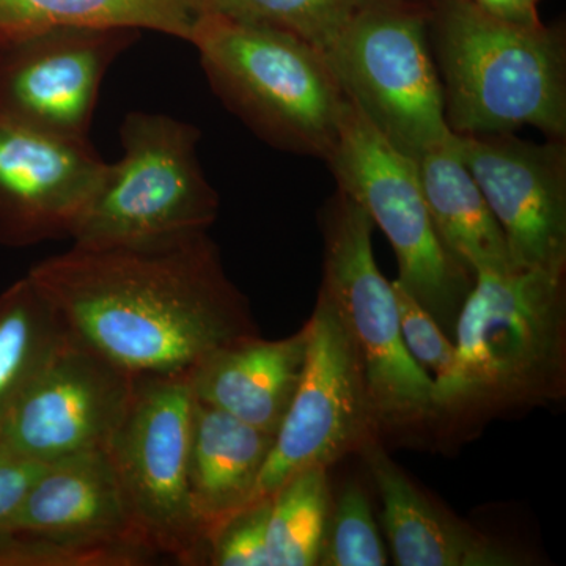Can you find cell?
I'll use <instances>...</instances> for the list:
<instances>
[{
    "label": "cell",
    "mask_w": 566,
    "mask_h": 566,
    "mask_svg": "<svg viewBox=\"0 0 566 566\" xmlns=\"http://www.w3.org/2000/svg\"><path fill=\"white\" fill-rule=\"evenodd\" d=\"M0 531L35 532L150 551L134 527L106 449L48 464Z\"/></svg>",
    "instance_id": "9a60e30c"
},
{
    "label": "cell",
    "mask_w": 566,
    "mask_h": 566,
    "mask_svg": "<svg viewBox=\"0 0 566 566\" xmlns=\"http://www.w3.org/2000/svg\"><path fill=\"white\" fill-rule=\"evenodd\" d=\"M471 2L497 20L516 22V24L542 22L538 3L534 0H471Z\"/></svg>",
    "instance_id": "f1b7e54d"
},
{
    "label": "cell",
    "mask_w": 566,
    "mask_h": 566,
    "mask_svg": "<svg viewBox=\"0 0 566 566\" xmlns=\"http://www.w3.org/2000/svg\"><path fill=\"white\" fill-rule=\"evenodd\" d=\"M453 145L504 232L513 268L565 273L566 140L453 134Z\"/></svg>",
    "instance_id": "4fadbf2b"
},
{
    "label": "cell",
    "mask_w": 566,
    "mask_h": 566,
    "mask_svg": "<svg viewBox=\"0 0 566 566\" xmlns=\"http://www.w3.org/2000/svg\"><path fill=\"white\" fill-rule=\"evenodd\" d=\"M189 43L223 106L277 150L326 161L346 98L322 51L290 33L205 11Z\"/></svg>",
    "instance_id": "277c9868"
},
{
    "label": "cell",
    "mask_w": 566,
    "mask_h": 566,
    "mask_svg": "<svg viewBox=\"0 0 566 566\" xmlns=\"http://www.w3.org/2000/svg\"><path fill=\"white\" fill-rule=\"evenodd\" d=\"M416 2L424 3V6H430L433 0H416Z\"/></svg>",
    "instance_id": "f546056e"
},
{
    "label": "cell",
    "mask_w": 566,
    "mask_h": 566,
    "mask_svg": "<svg viewBox=\"0 0 566 566\" xmlns=\"http://www.w3.org/2000/svg\"><path fill=\"white\" fill-rule=\"evenodd\" d=\"M120 140L123 158L104 169L71 232L73 244L107 248L208 230L219 196L199 161V128L136 111L123 120Z\"/></svg>",
    "instance_id": "5b68a950"
},
{
    "label": "cell",
    "mask_w": 566,
    "mask_h": 566,
    "mask_svg": "<svg viewBox=\"0 0 566 566\" xmlns=\"http://www.w3.org/2000/svg\"><path fill=\"white\" fill-rule=\"evenodd\" d=\"M274 436L193 398L188 483L205 553L208 536L252 504Z\"/></svg>",
    "instance_id": "ac0fdd59"
},
{
    "label": "cell",
    "mask_w": 566,
    "mask_h": 566,
    "mask_svg": "<svg viewBox=\"0 0 566 566\" xmlns=\"http://www.w3.org/2000/svg\"><path fill=\"white\" fill-rule=\"evenodd\" d=\"M392 285L406 348L427 374H433V379L441 378L455 356L453 338L442 331L433 315L406 292L400 283L394 281Z\"/></svg>",
    "instance_id": "4316f807"
},
{
    "label": "cell",
    "mask_w": 566,
    "mask_h": 566,
    "mask_svg": "<svg viewBox=\"0 0 566 566\" xmlns=\"http://www.w3.org/2000/svg\"><path fill=\"white\" fill-rule=\"evenodd\" d=\"M453 344L452 365L434 379V412L461 415L549 397L564 370L565 273H476Z\"/></svg>",
    "instance_id": "3957f363"
},
{
    "label": "cell",
    "mask_w": 566,
    "mask_h": 566,
    "mask_svg": "<svg viewBox=\"0 0 566 566\" xmlns=\"http://www.w3.org/2000/svg\"><path fill=\"white\" fill-rule=\"evenodd\" d=\"M29 277L77 340L126 374L169 375L252 334L207 230L50 256Z\"/></svg>",
    "instance_id": "6da1fadb"
},
{
    "label": "cell",
    "mask_w": 566,
    "mask_h": 566,
    "mask_svg": "<svg viewBox=\"0 0 566 566\" xmlns=\"http://www.w3.org/2000/svg\"><path fill=\"white\" fill-rule=\"evenodd\" d=\"M424 200L447 252L469 274L515 270L501 226L453 145V134L416 159Z\"/></svg>",
    "instance_id": "d6986e66"
},
{
    "label": "cell",
    "mask_w": 566,
    "mask_h": 566,
    "mask_svg": "<svg viewBox=\"0 0 566 566\" xmlns=\"http://www.w3.org/2000/svg\"><path fill=\"white\" fill-rule=\"evenodd\" d=\"M382 502V523L398 566H513L520 557L447 515L374 441L363 447Z\"/></svg>",
    "instance_id": "e0dca14e"
},
{
    "label": "cell",
    "mask_w": 566,
    "mask_h": 566,
    "mask_svg": "<svg viewBox=\"0 0 566 566\" xmlns=\"http://www.w3.org/2000/svg\"><path fill=\"white\" fill-rule=\"evenodd\" d=\"M428 39L450 133L566 137V36L560 25L497 20L471 0H433Z\"/></svg>",
    "instance_id": "7a4b0ae2"
},
{
    "label": "cell",
    "mask_w": 566,
    "mask_h": 566,
    "mask_svg": "<svg viewBox=\"0 0 566 566\" xmlns=\"http://www.w3.org/2000/svg\"><path fill=\"white\" fill-rule=\"evenodd\" d=\"M155 558L144 547L0 531V566H140Z\"/></svg>",
    "instance_id": "cb8c5ba5"
},
{
    "label": "cell",
    "mask_w": 566,
    "mask_h": 566,
    "mask_svg": "<svg viewBox=\"0 0 566 566\" xmlns=\"http://www.w3.org/2000/svg\"><path fill=\"white\" fill-rule=\"evenodd\" d=\"M106 166L91 139L52 136L0 112V241L70 238Z\"/></svg>",
    "instance_id": "5bb4252c"
},
{
    "label": "cell",
    "mask_w": 566,
    "mask_h": 566,
    "mask_svg": "<svg viewBox=\"0 0 566 566\" xmlns=\"http://www.w3.org/2000/svg\"><path fill=\"white\" fill-rule=\"evenodd\" d=\"M326 164L337 189L367 211L392 245L397 282L453 338L474 275L452 259L436 232L416 159L390 144L346 99L337 144Z\"/></svg>",
    "instance_id": "ba28073f"
},
{
    "label": "cell",
    "mask_w": 566,
    "mask_h": 566,
    "mask_svg": "<svg viewBox=\"0 0 566 566\" xmlns=\"http://www.w3.org/2000/svg\"><path fill=\"white\" fill-rule=\"evenodd\" d=\"M364 0H211L210 10L290 33L326 51ZM208 10V11H210Z\"/></svg>",
    "instance_id": "603a6c76"
},
{
    "label": "cell",
    "mask_w": 566,
    "mask_h": 566,
    "mask_svg": "<svg viewBox=\"0 0 566 566\" xmlns=\"http://www.w3.org/2000/svg\"><path fill=\"white\" fill-rule=\"evenodd\" d=\"M374 227L367 211L337 189L323 212L322 292L363 367L376 423L406 424L436 415L434 379L406 348L392 282L376 264Z\"/></svg>",
    "instance_id": "52a82bcc"
},
{
    "label": "cell",
    "mask_w": 566,
    "mask_h": 566,
    "mask_svg": "<svg viewBox=\"0 0 566 566\" xmlns=\"http://www.w3.org/2000/svg\"><path fill=\"white\" fill-rule=\"evenodd\" d=\"M118 28H52L0 44V112L39 132L88 139L112 63L139 40Z\"/></svg>",
    "instance_id": "7c38bea8"
},
{
    "label": "cell",
    "mask_w": 566,
    "mask_h": 566,
    "mask_svg": "<svg viewBox=\"0 0 566 566\" xmlns=\"http://www.w3.org/2000/svg\"><path fill=\"white\" fill-rule=\"evenodd\" d=\"M66 335L61 315L29 275L0 296V422Z\"/></svg>",
    "instance_id": "44dd1931"
},
{
    "label": "cell",
    "mask_w": 566,
    "mask_h": 566,
    "mask_svg": "<svg viewBox=\"0 0 566 566\" xmlns=\"http://www.w3.org/2000/svg\"><path fill=\"white\" fill-rule=\"evenodd\" d=\"M428 11L430 6L416 0H364L323 52L345 98L415 159L452 136Z\"/></svg>",
    "instance_id": "8992f818"
},
{
    "label": "cell",
    "mask_w": 566,
    "mask_h": 566,
    "mask_svg": "<svg viewBox=\"0 0 566 566\" xmlns=\"http://www.w3.org/2000/svg\"><path fill=\"white\" fill-rule=\"evenodd\" d=\"M307 327L283 340L240 335L188 371L196 400L277 433L303 374Z\"/></svg>",
    "instance_id": "2e32d148"
},
{
    "label": "cell",
    "mask_w": 566,
    "mask_h": 566,
    "mask_svg": "<svg viewBox=\"0 0 566 566\" xmlns=\"http://www.w3.org/2000/svg\"><path fill=\"white\" fill-rule=\"evenodd\" d=\"M268 516L271 566L318 565L331 512L326 469L297 472L273 495Z\"/></svg>",
    "instance_id": "7402d4cb"
},
{
    "label": "cell",
    "mask_w": 566,
    "mask_h": 566,
    "mask_svg": "<svg viewBox=\"0 0 566 566\" xmlns=\"http://www.w3.org/2000/svg\"><path fill=\"white\" fill-rule=\"evenodd\" d=\"M270 497L234 513L207 539L205 562L214 566H271L268 553Z\"/></svg>",
    "instance_id": "484cf974"
},
{
    "label": "cell",
    "mask_w": 566,
    "mask_h": 566,
    "mask_svg": "<svg viewBox=\"0 0 566 566\" xmlns=\"http://www.w3.org/2000/svg\"><path fill=\"white\" fill-rule=\"evenodd\" d=\"M307 349L252 502L270 497L297 472L327 469L371 441L376 427L363 367L326 294L305 324Z\"/></svg>",
    "instance_id": "30bf717a"
},
{
    "label": "cell",
    "mask_w": 566,
    "mask_h": 566,
    "mask_svg": "<svg viewBox=\"0 0 566 566\" xmlns=\"http://www.w3.org/2000/svg\"><path fill=\"white\" fill-rule=\"evenodd\" d=\"M192 409L188 371L134 376L132 400L106 444L142 542L181 565L205 564L188 483Z\"/></svg>",
    "instance_id": "9c48e42d"
},
{
    "label": "cell",
    "mask_w": 566,
    "mask_h": 566,
    "mask_svg": "<svg viewBox=\"0 0 566 566\" xmlns=\"http://www.w3.org/2000/svg\"><path fill=\"white\" fill-rule=\"evenodd\" d=\"M134 376L73 334L0 422V449L54 463L106 449L132 400Z\"/></svg>",
    "instance_id": "8fae6325"
},
{
    "label": "cell",
    "mask_w": 566,
    "mask_h": 566,
    "mask_svg": "<svg viewBox=\"0 0 566 566\" xmlns=\"http://www.w3.org/2000/svg\"><path fill=\"white\" fill-rule=\"evenodd\" d=\"M46 463L0 449V528L9 523Z\"/></svg>",
    "instance_id": "83f0119b"
},
{
    "label": "cell",
    "mask_w": 566,
    "mask_h": 566,
    "mask_svg": "<svg viewBox=\"0 0 566 566\" xmlns=\"http://www.w3.org/2000/svg\"><path fill=\"white\" fill-rule=\"evenodd\" d=\"M318 565H387L386 547L363 488L346 486L333 512H329Z\"/></svg>",
    "instance_id": "d4e9b609"
},
{
    "label": "cell",
    "mask_w": 566,
    "mask_h": 566,
    "mask_svg": "<svg viewBox=\"0 0 566 566\" xmlns=\"http://www.w3.org/2000/svg\"><path fill=\"white\" fill-rule=\"evenodd\" d=\"M534 2L538 3V2H539V0H534Z\"/></svg>",
    "instance_id": "4dcf8cb0"
},
{
    "label": "cell",
    "mask_w": 566,
    "mask_h": 566,
    "mask_svg": "<svg viewBox=\"0 0 566 566\" xmlns=\"http://www.w3.org/2000/svg\"><path fill=\"white\" fill-rule=\"evenodd\" d=\"M211 0H0V44L52 28L156 31L189 41Z\"/></svg>",
    "instance_id": "ffe728a7"
}]
</instances>
